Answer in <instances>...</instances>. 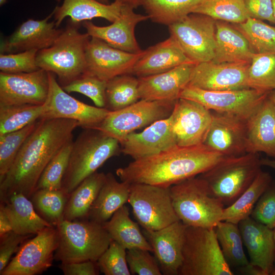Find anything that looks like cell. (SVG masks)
<instances>
[{"label": "cell", "mask_w": 275, "mask_h": 275, "mask_svg": "<svg viewBox=\"0 0 275 275\" xmlns=\"http://www.w3.org/2000/svg\"><path fill=\"white\" fill-rule=\"evenodd\" d=\"M272 180L268 173L261 170L246 190L232 204L224 208L221 221L238 225L250 217L259 199Z\"/></svg>", "instance_id": "34"}, {"label": "cell", "mask_w": 275, "mask_h": 275, "mask_svg": "<svg viewBox=\"0 0 275 275\" xmlns=\"http://www.w3.org/2000/svg\"><path fill=\"white\" fill-rule=\"evenodd\" d=\"M42 105H0V135L14 131L41 119Z\"/></svg>", "instance_id": "38"}, {"label": "cell", "mask_w": 275, "mask_h": 275, "mask_svg": "<svg viewBox=\"0 0 275 275\" xmlns=\"http://www.w3.org/2000/svg\"><path fill=\"white\" fill-rule=\"evenodd\" d=\"M203 144L176 146L158 154L133 160L118 168L122 181L165 187L171 186L207 171L224 158Z\"/></svg>", "instance_id": "2"}, {"label": "cell", "mask_w": 275, "mask_h": 275, "mask_svg": "<svg viewBox=\"0 0 275 275\" xmlns=\"http://www.w3.org/2000/svg\"><path fill=\"white\" fill-rule=\"evenodd\" d=\"M139 99V79L132 74L118 75L107 81L105 108L109 111L122 109Z\"/></svg>", "instance_id": "36"}, {"label": "cell", "mask_w": 275, "mask_h": 275, "mask_svg": "<svg viewBox=\"0 0 275 275\" xmlns=\"http://www.w3.org/2000/svg\"><path fill=\"white\" fill-rule=\"evenodd\" d=\"M31 235H20L12 231L0 237V272L8 265L13 254L18 252L21 244Z\"/></svg>", "instance_id": "50"}, {"label": "cell", "mask_w": 275, "mask_h": 275, "mask_svg": "<svg viewBox=\"0 0 275 275\" xmlns=\"http://www.w3.org/2000/svg\"><path fill=\"white\" fill-rule=\"evenodd\" d=\"M130 187V183L119 182L112 173H107L88 219L101 224L108 221L116 211L128 202Z\"/></svg>", "instance_id": "30"}, {"label": "cell", "mask_w": 275, "mask_h": 275, "mask_svg": "<svg viewBox=\"0 0 275 275\" xmlns=\"http://www.w3.org/2000/svg\"><path fill=\"white\" fill-rule=\"evenodd\" d=\"M68 196L62 189H40L35 191L30 199L37 213L56 227L63 219Z\"/></svg>", "instance_id": "39"}, {"label": "cell", "mask_w": 275, "mask_h": 275, "mask_svg": "<svg viewBox=\"0 0 275 275\" xmlns=\"http://www.w3.org/2000/svg\"><path fill=\"white\" fill-rule=\"evenodd\" d=\"M141 0H114L118 2L122 5L129 6L133 9L138 8L141 6Z\"/></svg>", "instance_id": "55"}, {"label": "cell", "mask_w": 275, "mask_h": 275, "mask_svg": "<svg viewBox=\"0 0 275 275\" xmlns=\"http://www.w3.org/2000/svg\"><path fill=\"white\" fill-rule=\"evenodd\" d=\"M248 86L264 93L275 90V52L254 54L248 69Z\"/></svg>", "instance_id": "40"}, {"label": "cell", "mask_w": 275, "mask_h": 275, "mask_svg": "<svg viewBox=\"0 0 275 275\" xmlns=\"http://www.w3.org/2000/svg\"><path fill=\"white\" fill-rule=\"evenodd\" d=\"M273 230L274 238V240H275V228H274Z\"/></svg>", "instance_id": "62"}, {"label": "cell", "mask_w": 275, "mask_h": 275, "mask_svg": "<svg viewBox=\"0 0 275 275\" xmlns=\"http://www.w3.org/2000/svg\"><path fill=\"white\" fill-rule=\"evenodd\" d=\"M53 11L41 20L29 19L23 22L9 37L1 42L2 54L15 53L32 49L40 50L51 46L63 30L49 21Z\"/></svg>", "instance_id": "21"}, {"label": "cell", "mask_w": 275, "mask_h": 275, "mask_svg": "<svg viewBox=\"0 0 275 275\" xmlns=\"http://www.w3.org/2000/svg\"><path fill=\"white\" fill-rule=\"evenodd\" d=\"M204 0H141L152 21L168 26L193 13Z\"/></svg>", "instance_id": "35"}, {"label": "cell", "mask_w": 275, "mask_h": 275, "mask_svg": "<svg viewBox=\"0 0 275 275\" xmlns=\"http://www.w3.org/2000/svg\"><path fill=\"white\" fill-rule=\"evenodd\" d=\"M121 152L133 160L152 156L176 146L171 115L139 133L128 134L120 143Z\"/></svg>", "instance_id": "22"}, {"label": "cell", "mask_w": 275, "mask_h": 275, "mask_svg": "<svg viewBox=\"0 0 275 275\" xmlns=\"http://www.w3.org/2000/svg\"><path fill=\"white\" fill-rule=\"evenodd\" d=\"M49 92V72L42 69L30 73L0 72V105H42Z\"/></svg>", "instance_id": "15"}, {"label": "cell", "mask_w": 275, "mask_h": 275, "mask_svg": "<svg viewBox=\"0 0 275 275\" xmlns=\"http://www.w3.org/2000/svg\"><path fill=\"white\" fill-rule=\"evenodd\" d=\"M271 274L275 275V260H274V265H273V270L272 271V272H271Z\"/></svg>", "instance_id": "61"}, {"label": "cell", "mask_w": 275, "mask_h": 275, "mask_svg": "<svg viewBox=\"0 0 275 275\" xmlns=\"http://www.w3.org/2000/svg\"><path fill=\"white\" fill-rule=\"evenodd\" d=\"M176 101L141 99L122 109L111 111L94 129L117 139L120 143L135 130L169 117Z\"/></svg>", "instance_id": "10"}, {"label": "cell", "mask_w": 275, "mask_h": 275, "mask_svg": "<svg viewBox=\"0 0 275 275\" xmlns=\"http://www.w3.org/2000/svg\"><path fill=\"white\" fill-rule=\"evenodd\" d=\"M56 1L60 2L62 0ZM122 5L116 1L106 5L96 0H63L62 5L56 6L53 10V20L57 28L66 17L76 23L96 18L113 22L119 17Z\"/></svg>", "instance_id": "28"}, {"label": "cell", "mask_w": 275, "mask_h": 275, "mask_svg": "<svg viewBox=\"0 0 275 275\" xmlns=\"http://www.w3.org/2000/svg\"><path fill=\"white\" fill-rule=\"evenodd\" d=\"M49 92L41 119H64L76 121L82 128H94L111 112L86 104L69 95L49 72Z\"/></svg>", "instance_id": "14"}, {"label": "cell", "mask_w": 275, "mask_h": 275, "mask_svg": "<svg viewBox=\"0 0 275 275\" xmlns=\"http://www.w3.org/2000/svg\"><path fill=\"white\" fill-rule=\"evenodd\" d=\"M268 93L252 88L209 91L188 85L181 92L179 98L196 101L215 112L233 115L247 120Z\"/></svg>", "instance_id": "12"}, {"label": "cell", "mask_w": 275, "mask_h": 275, "mask_svg": "<svg viewBox=\"0 0 275 275\" xmlns=\"http://www.w3.org/2000/svg\"><path fill=\"white\" fill-rule=\"evenodd\" d=\"M193 13L234 24L244 22L250 17L243 0H204Z\"/></svg>", "instance_id": "42"}, {"label": "cell", "mask_w": 275, "mask_h": 275, "mask_svg": "<svg viewBox=\"0 0 275 275\" xmlns=\"http://www.w3.org/2000/svg\"><path fill=\"white\" fill-rule=\"evenodd\" d=\"M106 174L96 172L84 179L70 194L65 208L63 219H88L89 212L101 188Z\"/></svg>", "instance_id": "33"}, {"label": "cell", "mask_w": 275, "mask_h": 275, "mask_svg": "<svg viewBox=\"0 0 275 275\" xmlns=\"http://www.w3.org/2000/svg\"><path fill=\"white\" fill-rule=\"evenodd\" d=\"M268 96L275 107V90L270 92Z\"/></svg>", "instance_id": "57"}, {"label": "cell", "mask_w": 275, "mask_h": 275, "mask_svg": "<svg viewBox=\"0 0 275 275\" xmlns=\"http://www.w3.org/2000/svg\"><path fill=\"white\" fill-rule=\"evenodd\" d=\"M171 116L177 146L203 144L212 120L210 110L196 101L180 98Z\"/></svg>", "instance_id": "17"}, {"label": "cell", "mask_w": 275, "mask_h": 275, "mask_svg": "<svg viewBox=\"0 0 275 275\" xmlns=\"http://www.w3.org/2000/svg\"><path fill=\"white\" fill-rule=\"evenodd\" d=\"M78 122L64 119H40L28 136L15 160L0 180L1 203L14 193H21L30 199L39 179L54 155L73 140Z\"/></svg>", "instance_id": "1"}, {"label": "cell", "mask_w": 275, "mask_h": 275, "mask_svg": "<svg viewBox=\"0 0 275 275\" xmlns=\"http://www.w3.org/2000/svg\"><path fill=\"white\" fill-rule=\"evenodd\" d=\"M150 253L141 249L127 250V262L131 274H162L157 260Z\"/></svg>", "instance_id": "48"}, {"label": "cell", "mask_w": 275, "mask_h": 275, "mask_svg": "<svg viewBox=\"0 0 275 275\" xmlns=\"http://www.w3.org/2000/svg\"><path fill=\"white\" fill-rule=\"evenodd\" d=\"M250 263L260 268L265 275L271 274L275 260L273 230L251 216L238 224Z\"/></svg>", "instance_id": "25"}, {"label": "cell", "mask_w": 275, "mask_h": 275, "mask_svg": "<svg viewBox=\"0 0 275 275\" xmlns=\"http://www.w3.org/2000/svg\"><path fill=\"white\" fill-rule=\"evenodd\" d=\"M246 130L247 153L275 158V107L268 95L246 120Z\"/></svg>", "instance_id": "27"}, {"label": "cell", "mask_w": 275, "mask_h": 275, "mask_svg": "<svg viewBox=\"0 0 275 275\" xmlns=\"http://www.w3.org/2000/svg\"><path fill=\"white\" fill-rule=\"evenodd\" d=\"M59 267L65 275H97L99 274V269L96 262L92 261L61 263Z\"/></svg>", "instance_id": "52"}, {"label": "cell", "mask_w": 275, "mask_h": 275, "mask_svg": "<svg viewBox=\"0 0 275 275\" xmlns=\"http://www.w3.org/2000/svg\"><path fill=\"white\" fill-rule=\"evenodd\" d=\"M216 20L207 15L191 13L169 25L170 36L195 64L212 61L215 49Z\"/></svg>", "instance_id": "11"}, {"label": "cell", "mask_w": 275, "mask_h": 275, "mask_svg": "<svg viewBox=\"0 0 275 275\" xmlns=\"http://www.w3.org/2000/svg\"><path fill=\"white\" fill-rule=\"evenodd\" d=\"M119 141L94 128H83L73 141L62 189L70 194L108 159L121 152Z\"/></svg>", "instance_id": "4"}, {"label": "cell", "mask_w": 275, "mask_h": 275, "mask_svg": "<svg viewBox=\"0 0 275 275\" xmlns=\"http://www.w3.org/2000/svg\"><path fill=\"white\" fill-rule=\"evenodd\" d=\"M128 203L143 229L158 230L180 221L173 205L170 187L130 184Z\"/></svg>", "instance_id": "9"}, {"label": "cell", "mask_w": 275, "mask_h": 275, "mask_svg": "<svg viewBox=\"0 0 275 275\" xmlns=\"http://www.w3.org/2000/svg\"><path fill=\"white\" fill-rule=\"evenodd\" d=\"M58 244L55 226L47 227L24 242L1 275H36L51 266Z\"/></svg>", "instance_id": "13"}, {"label": "cell", "mask_w": 275, "mask_h": 275, "mask_svg": "<svg viewBox=\"0 0 275 275\" xmlns=\"http://www.w3.org/2000/svg\"><path fill=\"white\" fill-rule=\"evenodd\" d=\"M103 225L112 240L127 250L141 249L153 252L150 244L141 232L138 224L130 217L128 208L125 205Z\"/></svg>", "instance_id": "32"}, {"label": "cell", "mask_w": 275, "mask_h": 275, "mask_svg": "<svg viewBox=\"0 0 275 275\" xmlns=\"http://www.w3.org/2000/svg\"><path fill=\"white\" fill-rule=\"evenodd\" d=\"M8 0H0V6H2L6 4Z\"/></svg>", "instance_id": "60"}, {"label": "cell", "mask_w": 275, "mask_h": 275, "mask_svg": "<svg viewBox=\"0 0 275 275\" xmlns=\"http://www.w3.org/2000/svg\"><path fill=\"white\" fill-rule=\"evenodd\" d=\"M214 229L223 256L230 266L238 268L249 264L238 225L221 221Z\"/></svg>", "instance_id": "37"}, {"label": "cell", "mask_w": 275, "mask_h": 275, "mask_svg": "<svg viewBox=\"0 0 275 275\" xmlns=\"http://www.w3.org/2000/svg\"><path fill=\"white\" fill-rule=\"evenodd\" d=\"M195 63H187L168 71L138 77L141 99L176 101L190 81Z\"/></svg>", "instance_id": "24"}, {"label": "cell", "mask_w": 275, "mask_h": 275, "mask_svg": "<svg viewBox=\"0 0 275 275\" xmlns=\"http://www.w3.org/2000/svg\"><path fill=\"white\" fill-rule=\"evenodd\" d=\"M170 193L175 211L186 226L214 228L221 221L225 205L209 194L199 176L171 186Z\"/></svg>", "instance_id": "7"}, {"label": "cell", "mask_w": 275, "mask_h": 275, "mask_svg": "<svg viewBox=\"0 0 275 275\" xmlns=\"http://www.w3.org/2000/svg\"><path fill=\"white\" fill-rule=\"evenodd\" d=\"M12 231L23 235H36L46 228L54 226L35 210L31 201L21 193H14L4 202Z\"/></svg>", "instance_id": "31"}, {"label": "cell", "mask_w": 275, "mask_h": 275, "mask_svg": "<svg viewBox=\"0 0 275 275\" xmlns=\"http://www.w3.org/2000/svg\"><path fill=\"white\" fill-rule=\"evenodd\" d=\"M260 162L262 166H265L275 170V158H260Z\"/></svg>", "instance_id": "56"}, {"label": "cell", "mask_w": 275, "mask_h": 275, "mask_svg": "<svg viewBox=\"0 0 275 275\" xmlns=\"http://www.w3.org/2000/svg\"><path fill=\"white\" fill-rule=\"evenodd\" d=\"M243 2L250 17L275 24L272 0H243Z\"/></svg>", "instance_id": "51"}, {"label": "cell", "mask_w": 275, "mask_h": 275, "mask_svg": "<svg viewBox=\"0 0 275 275\" xmlns=\"http://www.w3.org/2000/svg\"><path fill=\"white\" fill-rule=\"evenodd\" d=\"M239 272L246 275H265L259 267L249 263L248 265L238 268Z\"/></svg>", "instance_id": "54"}, {"label": "cell", "mask_w": 275, "mask_h": 275, "mask_svg": "<svg viewBox=\"0 0 275 275\" xmlns=\"http://www.w3.org/2000/svg\"><path fill=\"white\" fill-rule=\"evenodd\" d=\"M187 63H195L186 56L177 42L170 36L166 40L144 50L132 68L131 74L138 77H145Z\"/></svg>", "instance_id": "26"}, {"label": "cell", "mask_w": 275, "mask_h": 275, "mask_svg": "<svg viewBox=\"0 0 275 275\" xmlns=\"http://www.w3.org/2000/svg\"><path fill=\"white\" fill-rule=\"evenodd\" d=\"M56 228L58 244L54 259L61 263L96 262L112 240L103 224L89 219H63Z\"/></svg>", "instance_id": "5"}, {"label": "cell", "mask_w": 275, "mask_h": 275, "mask_svg": "<svg viewBox=\"0 0 275 275\" xmlns=\"http://www.w3.org/2000/svg\"><path fill=\"white\" fill-rule=\"evenodd\" d=\"M144 51L140 53L126 52L100 39L91 37L86 47L85 73L107 81L118 75L131 74Z\"/></svg>", "instance_id": "16"}, {"label": "cell", "mask_w": 275, "mask_h": 275, "mask_svg": "<svg viewBox=\"0 0 275 275\" xmlns=\"http://www.w3.org/2000/svg\"><path fill=\"white\" fill-rule=\"evenodd\" d=\"M38 51L32 49L15 53H1V72L15 74L30 73L40 69L36 62Z\"/></svg>", "instance_id": "47"}, {"label": "cell", "mask_w": 275, "mask_h": 275, "mask_svg": "<svg viewBox=\"0 0 275 275\" xmlns=\"http://www.w3.org/2000/svg\"><path fill=\"white\" fill-rule=\"evenodd\" d=\"M40 121V119L19 130L0 135V180L8 173L23 144Z\"/></svg>", "instance_id": "43"}, {"label": "cell", "mask_w": 275, "mask_h": 275, "mask_svg": "<svg viewBox=\"0 0 275 275\" xmlns=\"http://www.w3.org/2000/svg\"><path fill=\"white\" fill-rule=\"evenodd\" d=\"M212 114L203 144L224 157L246 153V120L231 114Z\"/></svg>", "instance_id": "19"}, {"label": "cell", "mask_w": 275, "mask_h": 275, "mask_svg": "<svg viewBox=\"0 0 275 275\" xmlns=\"http://www.w3.org/2000/svg\"><path fill=\"white\" fill-rule=\"evenodd\" d=\"M179 275H233L214 228L186 226Z\"/></svg>", "instance_id": "8"}, {"label": "cell", "mask_w": 275, "mask_h": 275, "mask_svg": "<svg viewBox=\"0 0 275 275\" xmlns=\"http://www.w3.org/2000/svg\"><path fill=\"white\" fill-rule=\"evenodd\" d=\"M107 82L95 76L84 73L62 88L67 93L82 94L90 98L95 106L105 108Z\"/></svg>", "instance_id": "45"}, {"label": "cell", "mask_w": 275, "mask_h": 275, "mask_svg": "<svg viewBox=\"0 0 275 275\" xmlns=\"http://www.w3.org/2000/svg\"><path fill=\"white\" fill-rule=\"evenodd\" d=\"M234 26L245 37L255 53L275 52V26L251 17Z\"/></svg>", "instance_id": "41"}, {"label": "cell", "mask_w": 275, "mask_h": 275, "mask_svg": "<svg viewBox=\"0 0 275 275\" xmlns=\"http://www.w3.org/2000/svg\"><path fill=\"white\" fill-rule=\"evenodd\" d=\"M127 250L112 240L108 247L96 262L99 270L105 275H130Z\"/></svg>", "instance_id": "46"}, {"label": "cell", "mask_w": 275, "mask_h": 275, "mask_svg": "<svg viewBox=\"0 0 275 275\" xmlns=\"http://www.w3.org/2000/svg\"><path fill=\"white\" fill-rule=\"evenodd\" d=\"M250 63H215L195 64L188 85L209 91L236 90L249 88L248 72Z\"/></svg>", "instance_id": "18"}, {"label": "cell", "mask_w": 275, "mask_h": 275, "mask_svg": "<svg viewBox=\"0 0 275 275\" xmlns=\"http://www.w3.org/2000/svg\"><path fill=\"white\" fill-rule=\"evenodd\" d=\"M268 228H275V181L270 182L256 204L250 216Z\"/></svg>", "instance_id": "49"}, {"label": "cell", "mask_w": 275, "mask_h": 275, "mask_svg": "<svg viewBox=\"0 0 275 275\" xmlns=\"http://www.w3.org/2000/svg\"><path fill=\"white\" fill-rule=\"evenodd\" d=\"M272 3L273 15V17L275 20V0H272Z\"/></svg>", "instance_id": "59"}, {"label": "cell", "mask_w": 275, "mask_h": 275, "mask_svg": "<svg viewBox=\"0 0 275 275\" xmlns=\"http://www.w3.org/2000/svg\"><path fill=\"white\" fill-rule=\"evenodd\" d=\"M98 2L102 3V4H106V5H108V4H110L111 3H109V1L110 0H96Z\"/></svg>", "instance_id": "58"}, {"label": "cell", "mask_w": 275, "mask_h": 275, "mask_svg": "<svg viewBox=\"0 0 275 275\" xmlns=\"http://www.w3.org/2000/svg\"><path fill=\"white\" fill-rule=\"evenodd\" d=\"M133 8L122 5L119 17L107 26H97L92 22L82 23L90 37L100 39L109 45L120 50L140 53L143 51L136 39L134 31L140 22L149 19L147 15L136 13Z\"/></svg>", "instance_id": "20"}, {"label": "cell", "mask_w": 275, "mask_h": 275, "mask_svg": "<svg viewBox=\"0 0 275 275\" xmlns=\"http://www.w3.org/2000/svg\"><path fill=\"white\" fill-rule=\"evenodd\" d=\"M80 23L70 19L61 34L50 47L39 50L37 64L40 69L53 73L64 87L86 71V51L91 37L79 31Z\"/></svg>", "instance_id": "3"}, {"label": "cell", "mask_w": 275, "mask_h": 275, "mask_svg": "<svg viewBox=\"0 0 275 275\" xmlns=\"http://www.w3.org/2000/svg\"><path fill=\"white\" fill-rule=\"evenodd\" d=\"M261 166L258 153H246L225 157L199 176L209 194L228 206L251 185Z\"/></svg>", "instance_id": "6"}, {"label": "cell", "mask_w": 275, "mask_h": 275, "mask_svg": "<svg viewBox=\"0 0 275 275\" xmlns=\"http://www.w3.org/2000/svg\"><path fill=\"white\" fill-rule=\"evenodd\" d=\"M186 226L178 221L158 230L143 229L162 274L179 275Z\"/></svg>", "instance_id": "23"}, {"label": "cell", "mask_w": 275, "mask_h": 275, "mask_svg": "<svg viewBox=\"0 0 275 275\" xmlns=\"http://www.w3.org/2000/svg\"><path fill=\"white\" fill-rule=\"evenodd\" d=\"M255 53L243 35L234 25L216 20L215 63H251Z\"/></svg>", "instance_id": "29"}, {"label": "cell", "mask_w": 275, "mask_h": 275, "mask_svg": "<svg viewBox=\"0 0 275 275\" xmlns=\"http://www.w3.org/2000/svg\"><path fill=\"white\" fill-rule=\"evenodd\" d=\"M12 231V227L4 205H0V237Z\"/></svg>", "instance_id": "53"}, {"label": "cell", "mask_w": 275, "mask_h": 275, "mask_svg": "<svg viewBox=\"0 0 275 275\" xmlns=\"http://www.w3.org/2000/svg\"><path fill=\"white\" fill-rule=\"evenodd\" d=\"M73 141L72 140L66 143L50 160L39 179L35 191L40 189H62Z\"/></svg>", "instance_id": "44"}]
</instances>
